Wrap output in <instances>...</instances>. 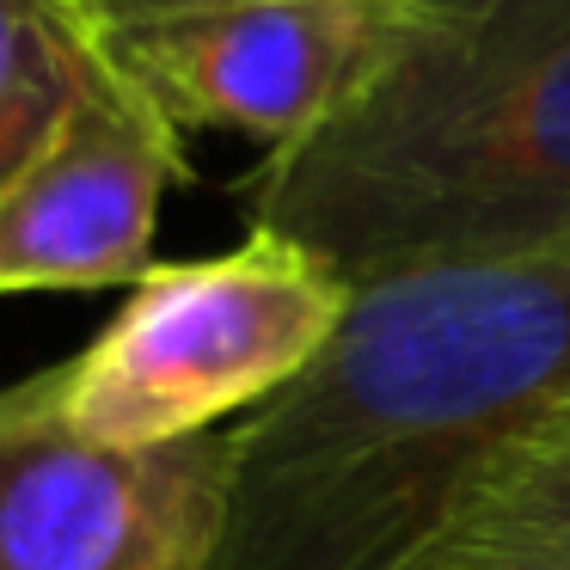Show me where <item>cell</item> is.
Listing matches in <instances>:
<instances>
[{
  "label": "cell",
  "mask_w": 570,
  "mask_h": 570,
  "mask_svg": "<svg viewBox=\"0 0 570 570\" xmlns=\"http://www.w3.org/2000/svg\"><path fill=\"white\" fill-rule=\"evenodd\" d=\"M570 399V246L356 288L337 337L227 430L209 570H423Z\"/></svg>",
  "instance_id": "obj_1"
},
{
  "label": "cell",
  "mask_w": 570,
  "mask_h": 570,
  "mask_svg": "<svg viewBox=\"0 0 570 570\" xmlns=\"http://www.w3.org/2000/svg\"><path fill=\"white\" fill-rule=\"evenodd\" d=\"M350 288L570 246V0H430L374 80L239 185Z\"/></svg>",
  "instance_id": "obj_2"
},
{
  "label": "cell",
  "mask_w": 570,
  "mask_h": 570,
  "mask_svg": "<svg viewBox=\"0 0 570 570\" xmlns=\"http://www.w3.org/2000/svg\"><path fill=\"white\" fill-rule=\"evenodd\" d=\"M350 301L356 288L332 264L252 227L215 258L154 264L111 325L43 381L92 442L173 448L271 405L337 337Z\"/></svg>",
  "instance_id": "obj_3"
},
{
  "label": "cell",
  "mask_w": 570,
  "mask_h": 570,
  "mask_svg": "<svg viewBox=\"0 0 570 570\" xmlns=\"http://www.w3.org/2000/svg\"><path fill=\"white\" fill-rule=\"evenodd\" d=\"M222 497L227 430L105 448L43 374L0 393V570H209Z\"/></svg>",
  "instance_id": "obj_4"
},
{
  "label": "cell",
  "mask_w": 570,
  "mask_h": 570,
  "mask_svg": "<svg viewBox=\"0 0 570 570\" xmlns=\"http://www.w3.org/2000/svg\"><path fill=\"white\" fill-rule=\"evenodd\" d=\"M430 0H215L111 38V62L173 129H234L264 148L313 136L405 43Z\"/></svg>",
  "instance_id": "obj_5"
},
{
  "label": "cell",
  "mask_w": 570,
  "mask_h": 570,
  "mask_svg": "<svg viewBox=\"0 0 570 570\" xmlns=\"http://www.w3.org/2000/svg\"><path fill=\"white\" fill-rule=\"evenodd\" d=\"M178 178L185 129L111 62L0 197V301L136 288L154 271V227Z\"/></svg>",
  "instance_id": "obj_6"
},
{
  "label": "cell",
  "mask_w": 570,
  "mask_h": 570,
  "mask_svg": "<svg viewBox=\"0 0 570 570\" xmlns=\"http://www.w3.org/2000/svg\"><path fill=\"white\" fill-rule=\"evenodd\" d=\"M423 570H570V399L466 497Z\"/></svg>",
  "instance_id": "obj_7"
},
{
  "label": "cell",
  "mask_w": 570,
  "mask_h": 570,
  "mask_svg": "<svg viewBox=\"0 0 570 570\" xmlns=\"http://www.w3.org/2000/svg\"><path fill=\"white\" fill-rule=\"evenodd\" d=\"M105 68L111 50L68 0H0V197L56 141Z\"/></svg>",
  "instance_id": "obj_8"
},
{
  "label": "cell",
  "mask_w": 570,
  "mask_h": 570,
  "mask_svg": "<svg viewBox=\"0 0 570 570\" xmlns=\"http://www.w3.org/2000/svg\"><path fill=\"white\" fill-rule=\"evenodd\" d=\"M105 43L124 38V31H141V26H160V19H178V13H197V7H215V0H68Z\"/></svg>",
  "instance_id": "obj_9"
}]
</instances>
